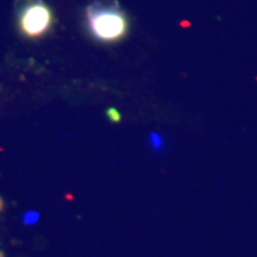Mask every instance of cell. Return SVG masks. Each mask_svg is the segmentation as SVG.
<instances>
[{
	"mask_svg": "<svg viewBox=\"0 0 257 257\" xmlns=\"http://www.w3.org/2000/svg\"><path fill=\"white\" fill-rule=\"evenodd\" d=\"M38 217H40V216H38L37 212H34V211L28 212V213L24 216V223L28 224V225H32V224L37 223Z\"/></svg>",
	"mask_w": 257,
	"mask_h": 257,
	"instance_id": "4",
	"label": "cell"
},
{
	"mask_svg": "<svg viewBox=\"0 0 257 257\" xmlns=\"http://www.w3.org/2000/svg\"><path fill=\"white\" fill-rule=\"evenodd\" d=\"M0 257H5V255L2 251H0Z\"/></svg>",
	"mask_w": 257,
	"mask_h": 257,
	"instance_id": "7",
	"label": "cell"
},
{
	"mask_svg": "<svg viewBox=\"0 0 257 257\" xmlns=\"http://www.w3.org/2000/svg\"><path fill=\"white\" fill-rule=\"evenodd\" d=\"M150 144H152V148L155 150H161L163 147V140L162 137L159 136V135L153 133L150 135Z\"/></svg>",
	"mask_w": 257,
	"mask_h": 257,
	"instance_id": "3",
	"label": "cell"
},
{
	"mask_svg": "<svg viewBox=\"0 0 257 257\" xmlns=\"http://www.w3.org/2000/svg\"><path fill=\"white\" fill-rule=\"evenodd\" d=\"M53 16L42 2L28 5L19 18V28L29 37H37L49 29Z\"/></svg>",
	"mask_w": 257,
	"mask_h": 257,
	"instance_id": "2",
	"label": "cell"
},
{
	"mask_svg": "<svg viewBox=\"0 0 257 257\" xmlns=\"http://www.w3.org/2000/svg\"><path fill=\"white\" fill-rule=\"evenodd\" d=\"M3 210H4V200L0 198V212H2Z\"/></svg>",
	"mask_w": 257,
	"mask_h": 257,
	"instance_id": "6",
	"label": "cell"
},
{
	"mask_svg": "<svg viewBox=\"0 0 257 257\" xmlns=\"http://www.w3.org/2000/svg\"><path fill=\"white\" fill-rule=\"evenodd\" d=\"M87 18L93 36L100 41H117L127 30L126 17L115 0H96L87 8Z\"/></svg>",
	"mask_w": 257,
	"mask_h": 257,
	"instance_id": "1",
	"label": "cell"
},
{
	"mask_svg": "<svg viewBox=\"0 0 257 257\" xmlns=\"http://www.w3.org/2000/svg\"><path fill=\"white\" fill-rule=\"evenodd\" d=\"M107 115L110 117V119L112 121H114V123H118V121L120 120V114L118 113L117 111L114 110V108H111V110L107 111Z\"/></svg>",
	"mask_w": 257,
	"mask_h": 257,
	"instance_id": "5",
	"label": "cell"
}]
</instances>
